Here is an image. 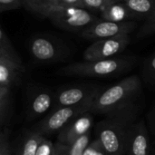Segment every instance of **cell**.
Instances as JSON below:
<instances>
[{"mask_svg":"<svg viewBox=\"0 0 155 155\" xmlns=\"http://www.w3.org/2000/svg\"><path fill=\"white\" fill-rule=\"evenodd\" d=\"M137 114L138 107L135 104L107 114L95 125L96 139L106 155H127L130 132Z\"/></svg>","mask_w":155,"mask_h":155,"instance_id":"6da1fadb","label":"cell"},{"mask_svg":"<svg viewBox=\"0 0 155 155\" xmlns=\"http://www.w3.org/2000/svg\"><path fill=\"white\" fill-rule=\"evenodd\" d=\"M142 93V79L137 74L127 76L115 84L103 89L95 97L91 114H109L135 104Z\"/></svg>","mask_w":155,"mask_h":155,"instance_id":"7a4b0ae2","label":"cell"},{"mask_svg":"<svg viewBox=\"0 0 155 155\" xmlns=\"http://www.w3.org/2000/svg\"><path fill=\"white\" fill-rule=\"evenodd\" d=\"M136 62V57L128 55L115 56L104 60L76 62L62 67L57 74L62 76L114 77L131 71Z\"/></svg>","mask_w":155,"mask_h":155,"instance_id":"3957f363","label":"cell"},{"mask_svg":"<svg viewBox=\"0 0 155 155\" xmlns=\"http://www.w3.org/2000/svg\"><path fill=\"white\" fill-rule=\"evenodd\" d=\"M32 11L49 19L59 28L71 32H83L99 19L91 11L78 6L39 5Z\"/></svg>","mask_w":155,"mask_h":155,"instance_id":"277c9868","label":"cell"},{"mask_svg":"<svg viewBox=\"0 0 155 155\" xmlns=\"http://www.w3.org/2000/svg\"><path fill=\"white\" fill-rule=\"evenodd\" d=\"M32 58L39 64H54L65 61L70 50L61 40L48 35H35L28 44Z\"/></svg>","mask_w":155,"mask_h":155,"instance_id":"5b68a950","label":"cell"},{"mask_svg":"<svg viewBox=\"0 0 155 155\" xmlns=\"http://www.w3.org/2000/svg\"><path fill=\"white\" fill-rule=\"evenodd\" d=\"M94 101V100L76 106L61 107L53 110L47 116L35 125L33 131L43 136L59 134L75 118L83 114L90 112Z\"/></svg>","mask_w":155,"mask_h":155,"instance_id":"8992f818","label":"cell"},{"mask_svg":"<svg viewBox=\"0 0 155 155\" xmlns=\"http://www.w3.org/2000/svg\"><path fill=\"white\" fill-rule=\"evenodd\" d=\"M102 90L103 88L95 84H74L61 87L54 92V104L52 111L93 101Z\"/></svg>","mask_w":155,"mask_h":155,"instance_id":"52a82bcc","label":"cell"},{"mask_svg":"<svg viewBox=\"0 0 155 155\" xmlns=\"http://www.w3.org/2000/svg\"><path fill=\"white\" fill-rule=\"evenodd\" d=\"M129 35L94 41L84 52V61L109 59L118 56L130 44Z\"/></svg>","mask_w":155,"mask_h":155,"instance_id":"ba28073f","label":"cell"},{"mask_svg":"<svg viewBox=\"0 0 155 155\" xmlns=\"http://www.w3.org/2000/svg\"><path fill=\"white\" fill-rule=\"evenodd\" d=\"M54 104V91L40 85H31L26 90V120L34 121L52 111Z\"/></svg>","mask_w":155,"mask_h":155,"instance_id":"9c48e42d","label":"cell"},{"mask_svg":"<svg viewBox=\"0 0 155 155\" xmlns=\"http://www.w3.org/2000/svg\"><path fill=\"white\" fill-rule=\"evenodd\" d=\"M135 27L136 23L133 21L113 22L99 18L81 32V35L85 39L95 41L99 39L130 35Z\"/></svg>","mask_w":155,"mask_h":155,"instance_id":"30bf717a","label":"cell"},{"mask_svg":"<svg viewBox=\"0 0 155 155\" xmlns=\"http://www.w3.org/2000/svg\"><path fill=\"white\" fill-rule=\"evenodd\" d=\"M93 123L94 119L90 112L81 114L58 134L56 143L67 152L69 146L74 141L84 134L90 133Z\"/></svg>","mask_w":155,"mask_h":155,"instance_id":"8fae6325","label":"cell"},{"mask_svg":"<svg viewBox=\"0 0 155 155\" xmlns=\"http://www.w3.org/2000/svg\"><path fill=\"white\" fill-rule=\"evenodd\" d=\"M24 72L20 55L0 54V86L13 89L20 83Z\"/></svg>","mask_w":155,"mask_h":155,"instance_id":"7c38bea8","label":"cell"},{"mask_svg":"<svg viewBox=\"0 0 155 155\" xmlns=\"http://www.w3.org/2000/svg\"><path fill=\"white\" fill-rule=\"evenodd\" d=\"M127 155H149V133L143 120L135 122L131 129Z\"/></svg>","mask_w":155,"mask_h":155,"instance_id":"4fadbf2b","label":"cell"},{"mask_svg":"<svg viewBox=\"0 0 155 155\" xmlns=\"http://www.w3.org/2000/svg\"><path fill=\"white\" fill-rule=\"evenodd\" d=\"M45 139V136L33 130L26 131L20 136L15 148L13 149L15 155H37L39 147Z\"/></svg>","mask_w":155,"mask_h":155,"instance_id":"5bb4252c","label":"cell"},{"mask_svg":"<svg viewBox=\"0 0 155 155\" xmlns=\"http://www.w3.org/2000/svg\"><path fill=\"white\" fill-rule=\"evenodd\" d=\"M100 15L102 19L113 22H126L134 18L123 1L108 4Z\"/></svg>","mask_w":155,"mask_h":155,"instance_id":"9a60e30c","label":"cell"},{"mask_svg":"<svg viewBox=\"0 0 155 155\" xmlns=\"http://www.w3.org/2000/svg\"><path fill=\"white\" fill-rule=\"evenodd\" d=\"M14 114V98L12 89L0 86V128L8 127Z\"/></svg>","mask_w":155,"mask_h":155,"instance_id":"2e32d148","label":"cell"},{"mask_svg":"<svg viewBox=\"0 0 155 155\" xmlns=\"http://www.w3.org/2000/svg\"><path fill=\"white\" fill-rule=\"evenodd\" d=\"M134 17H147L155 8V0H122Z\"/></svg>","mask_w":155,"mask_h":155,"instance_id":"e0dca14e","label":"cell"},{"mask_svg":"<svg viewBox=\"0 0 155 155\" xmlns=\"http://www.w3.org/2000/svg\"><path fill=\"white\" fill-rule=\"evenodd\" d=\"M142 77L146 84L155 86V52L145 60L142 69Z\"/></svg>","mask_w":155,"mask_h":155,"instance_id":"ac0fdd59","label":"cell"},{"mask_svg":"<svg viewBox=\"0 0 155 155\" xmlns=\"http://www.w3.org/2000/svg\"><path fill=\"white\" fill-rule=\"evenodd\" d=\"M91 134L87 133L74 141L68 148L67 155H84L86 148L91 143Z\"/></svg>","mask_w":155,"mask_h":155,"instance_id":"d6986e66","label":"cell"},{"mask_svg":"<svg viewBox=\"0 0 155 155\" xmlns=\"http://www.w3.org/2000/svg\"><path fill=\"white\" fill-rule=\"evenodd\" d=\"M155 34V8L153 12L146 17L145 22L140 27V30L137 33V38H145Z\"/></svg>","mask_w":155,"mask_h":155,"instance_id":"ffe728a7","label":"cell"},{"mask_svg":"<svg viewBox=\"0 0 155 155\" xmlns=\"http://www.w3.org/2000/svg\"><path fill=\"white\" fill-rule=\"evenodd\" d=\"M39 5H56V6H78L84 7L82 0H41L30 10Z\"/></svg>","mask_w":155,"mask_h":155,"instance_id":"44dd1931","label":"cell"},{"mask_svg":"<svg viewBox=\"0 0 155 155\" xmlns=\"http://www.w3.org/2000/svg\"><path fill=\"white\" fill-rule=\"evenodd\" d=\"M10 131L8 127L1 129L0 132V155H13V148L9 140Z\"/></svg>","mask_w":155,"mask_h":155,"instance_id":"7402d4cb","label":"cell"},{"mask_svg":"<svg viewBox=\"0 0 155 155\" xmlns=\"http://www.w3.org/2000/svg\"><path fill=\"white\" fill-rule=\"evenodd\" d=\"M84 8L89 10V11H94V12H99L101 13L108 4L106 0H82Z\"/></svg>","mask_w":155,"mask_h":155,"instance_id":"603a6c76","label":"cell"},{"mask_svg":"<svg viewBox=\"0 0 155 155\" xmlns=\"http://www.w3.org/2000/svg\"><path fill=\"white\" fill-rule=\"evenodd\" d=\"M25 3L24 0H0V12L18 9Z\"/></svg>","mask_w":155,"mask_h":155,"instance_id":"cb8c5ba5","label":"cell"},{"mask_svg":"<svg viewBox=\"0 0 155 155\" xmlns=\"http://www.w3.org/2000/svg\"><path fill=\"white\" fill-rule=\"evenodd\" d=\"M84 155H106L104 150L103 149L101 143L97 139L91 142L86 148Z\"/></svg>","mask_w":155,"mask_h":155,"instance_id":"d4e9b609","label":"cell"},{"mask_svg":"<svg viewBox=\"0 0 155 155\" xmlns=\"http://www.w3.org/2000/svg\"><path fill=\"white\" fill-rule=\"evenodd\" d=\"M54 143L45 139L41 143L37 155H54Z\"/></svg>","mask_w":155,"mask_h":155,"instance_id":"484cf974","label":"cell"},{"mask_svg":"<svg viewBox=\"0 0 155 155\" xmlns=\"http://www.w3.org/2000/svg\"><path fill=\"white\" fill-rule=\"evenodd\" d=\"M24 1H25V3L26 6H27L29 9H31L34 5H37L41 0H24Z\"/></svg>","mask_w":155,"mask_h":155,"instance_id":"4316f807","label":"cell"},{"mask_svg":"<svg viewBox=\"0 0 155 155\" xmlns=\"http://www.w3.org/2000/svg\"><path fill=\"white\" fill-rule=\"evenodd\" d=\"M54 155H65L64 153L54 143Z\"/></svg>","mask_w":155,"mask_h":155,"instance_id":"83f0119b","label":"cell"},{"mask_svg":"<svg viewBox=\"0 0 155 155\" xmlns=\"http://www.w3.org/2000/svg\"><path fill=\"white\" fill-rule=\"evenodd\" d=\"M107 2L109 3H114V2H119V1H122V0H106Z\"/></svg>","mask_w":155,"mask_h":155,"instance_id":"f1b7e54d","label":"cell"}]
</instances>
